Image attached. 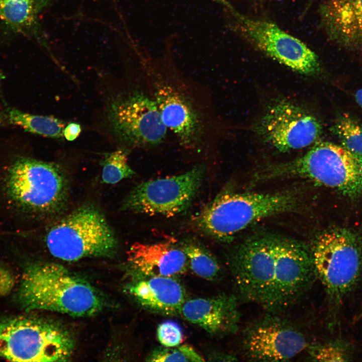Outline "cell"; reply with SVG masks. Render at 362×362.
I'll use <instances>...</instances> for the list:
<instances>
[{
	"label": "cell",
	"instance_id": "cell-29",
	"mask_svg": "<svg viewBox=\"0 0 362 362\" xmlns=\"http://www.w3.org/2000/svg\"><path fill=\"white\" fill-rule=\"evenodd\" d=\"M355 99L358 105L362 108V88L356 91L355 94Z\"/></svg>",
	"mask_w": 362,
	"mask_h": 362
},
{
	"label": "cell",
	"instance_id": "cell-3",
	"mask_svg": "<svg viewBox=\"0 0 362 362\" xmlns=\"http://www.w3.org/2000/svg\"><path fill=\"white\" fill-rule=\"evenodd\" d=\"M298 193H234L218 195L195 218L197 228L221 241H230L251 224L275 215L297 210Z\"/></svg>",
	"mask_w": 362,
	"mask_h": 362
},
{
	"label": "cell",
	"instance_id": "cell-25",
	"mask_svg": "<svg viewBox=\"0 0 362 362\" xmlns=\"http://www.w3.org/2000/svg\"><path fill=\"white\" fill-rule=\"evenodd\" d=\"M149 361H204L203 356L188 344L159 347L146 357Z\"/></svg>",
	"mask_w": 362,
	"mask_h": 362
},
{
	"label": "cell",
	"instance_id": "cell-7",
	"mask_svg": "<svg viewBox=\"0 0 362 362\" xmlns=\"http://www.w3.org/2000/svg\"><path fill=\"white\" fill-rule=\"evenodd\" d=\"M45 242L53 256L68 261L112 256L118 245L104 215L88 205L79 207L55 223L47 232Z\"/></svg>",
	"mask_w": 362,
	"mask_h": 362
},
{
	"label": "cell",
	"instance_id": "cell-19",
	"mask_svg": "<svg viewBox=\"0 0 362 362\" xmlns=\"http://www.w3.org/2000/svg\"><path fill=\"white\" fill-rule=\"evenodd\" d=\"M50 0H0V20L10 32L31 37L48 50L39 22L41 11Z\"/></svg>",
	"mask_w": 362,
	"mask_h": 362
},
{
	"label": "cell",
	"instance_id": "cell-18",
	"mask_svg": "<svg viewBox=\"0 0 362 362\" xmlns=\"http://www.w3.org/2000/svg\"><path fill=\"white\" fill-rule=\"evenodd\" d=\"M142 277L128 289L138 303L153 312L178 315L186 301L185 291L180 283L174 277Z\"/></svg>",
	"mask_w": 362,
	"mask_h": 362
},
{
	"label": "cell",
	"instance_id": "cell-12",
	"mask_svg": "<svg viewBox=\"0 0 362 362\" xmlns=\"http://www.w3.org/2000/svg\"><path fill=\"white\" fill-rule=\"evenodd\" d=\"M322 130L316 117L286 100L270 104L254 127L262 142L282 152L312 144L319 137Z\"/></svg>",
	"mask_w": 362,
	"mask_h": 362
},
{
	"label": "cell",
	"instance_id": "cell-28",
	"mask_svg": "<svg viewBox=\"0 0 362 362\" xmlns=\"http://www.w3.org/2000/svg\"><path fill=\"white\" fill-rule=\"evenodd\" d=\"M79 124L71 123L68 124L63 131V136L68 141H73L79 135L81 132Z\"/></svg>",
	"mask_w": 362,
	"mask_h": 362
},
{
	"label": "cell",
	"instance_id": "cell-23",
	"mask_svg": "<svg viewBox=\"0 0 362 362\" xmlns=\"http://www.w3.org/2000/svg\"><path fill=\"white\" fill-rule=\"evenodd\" d=\"M102 164V179L106 184H116L135 174L128 163L126 152L122 150L105 154Z\"/></svg>",
	"mask_w": 362,
	"mask_h": 362
},
{
	"label": "cell",
	"instance_id": "cell-21",
	"mask_svg": "<svg viewBox=\"0 0 362 362\" xmlns=\"http://www.w3.org/2000/svg\"><path fill=\"white\" fill-rule=\"evenodd\" d=\"M180 247L186 255L188 266L197 276L212 281L221 275V268L217 259L204 246L188 242Z\"/></svg>",
	"mask_w": 362,
	"mask_h": 362
},
{
	"label": "cell",
	"instance_id": "cell-2",
	"mask_svg": "<svg viewBox=\"0 0 362 362\" xmlns=\"http://www.w3.org/2000/svg\"><path fill=\"white\" fill-rule=\"evenodd\" d=\"M18 298L28 311L47 310L88 317L104 304L95 288L60 264L39 262L29 265L21 280Z\"/></svg>",
	"mask_w": 362,
	"mask_h": 362
},
{
	"label": "cell",
	"instance_id": "cell-1",
	"mask_svg": "<svg viewBox=\"0 0 362 362\" xmlns=\"http://www.w3.org/2000/svg\"><path fill=\"white\" fill-rule=\"evenodd\" d=\"M229 264L240 298L270 313L298 302L316 278L311 250L283 237L252 238L234 249Z\"/></svg>",
	"mask_w": 362,
	"mask_h": 362
},
{
	"label": "cell",
	"instance_id": "cell-11",
	"mask_svg": "<svg viewBox=\"0 0 362 362\" xmlns=\"http://www.w3.org/2000/svg\"><path fill=\"white\" fill-rule=\"evenodd\" d=\"M107 117L117 139L129 146L157 145L166 137L167 129L155 102L140 91H131L113 98Z\"/></svg>",
	"mask_w": 362,
	"mask_h": 362
},
{
	"label": "cell",
	"instance_id": "cell-17",
	"mask_svg": "<svg viewBox=\"0 0 362 362\" xmlns=\"http://www.w3.org/2000/svg\"><path fill=\"white\" fill-rule=\"evenodd\" d=\"M127 261L142 277H174L185 273L188 267L184 252L169 241L152 244L136 242L127 252Z\"/></svg>",
	"mask_w": 362,
	"mask_h": 362
},
{
	"label": "cell",
	"instance_id": "cell-24",
	"mask_svg": "<svg viewBox=\"0 0 362 362\" xmlns=\"http://www.w3.org/2000/svg\"><path fill=\"white\" fill-rule=\"evenodd\" d=\"M308 354L312 361H348L352 358L350 346L340 340L312 344L308 347Z\"/></svg>",
	"mask_w": 362,
	"mask_h": 362
},
{
	"label": "cell",
	"instance_id": "cell-16",
	"mask_svg": "<svg viewBox=\"0 0 362 362\" xmlns=\"http://www.w3.org/2000/svg\"><path fill=\"white\" fill-rule=\"evenodd\" d=\"M318 12L330 41L349 50L362 49V0H323Z\"/></svg>",
	"mask_w": 362,
	"mask_h": 362
},
{
	"label": "cell",
	"instance_id": "cell-14",
	"mask_svg": "<svg viewBox=\"0 0 362 362\" xmlns=\"http://www.w3.org/2000/svg\"><path fill=\"white\" fill-rule=\"evenodd\" d=\"M152 98L167 129L176 136L181 145L198 147L204 138L202 118L190 98L165 78L157 69L146 67Z\"/></svg>",
	"mask_w": 362,
	"mask_h": 362
},
{
	"label": "cell",
	"instance_id": "cell-4",
	"mask_svg": "<svg viewBox=\"0 0 362 362\" xmlns=\"http://www.w3.org/2000/svg\"><path fill=\"white\" fill-rule=\"evenodd\" d=\"M266 178L307 179L349 198L362 195V155L328 142L316 143L304 155L264 168Z\"/></svg>",
	"mask_w": 362,
	"mask_h": 362
},
{
	"label": "cell",
	"instance_id": "cell-22",
	"mask_svg": "<svg viewBox=\"0 0 362 362\" xmlns=\"http://www.w3.org/2000/svg\"><path fill=\"white\" fill-rule=\"evenodd\" d=\"M341 146L362 155V125L350 114L344 113L337 117L331 128Z\"/></svg>",
	"mask_w": 362,
	"mask_h": 362
},
{
	"label": "cell",
	"instance_id": "cell-27",
	"mask_svg": "<svg viewBox=\"0 0 362 362\" xmlns=\"http://www.w3.org/2000/svg\"><path fill=\"white\" fill-rule=\"evenodd\" d=\"M15 285V280L11 273L0 265V296L10 293Z\"/></svg>",
	"mask_w": 362,
	"mask_h": 362
},
{
	"label": "cell",
	"instance_id": "cell-5",
	"mask_svg": "<svg viewBox=\"0 0 362 362\" xmlns=\"http://www.w3.org/2000/svg\"><path fill=\"white\" fill-rule=\"evenodd\" d=\"M5 190L9 199L21 209L49 217L59 213L66 205L68 180L56 163L19 157L8 168Z\"/></svg>",
	"mask_w": 362,
	"mask_h": 362
},
{
	"label": "cell",
	"instance_id": "cell-13",
	"mask_svg": "<svg viewBox=\"0 0 362 362\" xmlns=\"http://www.w3.org/2000/svg\"><path fill=\"white\" fill-rule=\"evenodd\" d=\"M305 334L286 319L268 315L250 323L242 333L241 346L248 360L285 361L308 347Z\"/></svg>",
	"mask_w": 362,
	"mask_h": 362
},
{
	"label": "cell",
	"instance_id": "cell-15",
	"mask_svg": "<svg viewBox=\"0 0 362 362\" xmlns=\"http://www.w3.org/2000/svg\"><path fill=\"white\" fill-rule=\"evenodd\" d=\"M179 314L188 322L217 336L235 332L240 317L237 298L226 294L186 300Z\"/></svg>",
	"mask_w": 362,
	"mask_h": 362
},
{
	"label": "cell",
	"instance_id": "cell-10",
	"mask_svg": "<svg viewBox=\"0 0 362 362\" xmlns=\"http://www.w3.org/2000/svg\"><path fill=\"white\" fill-rule=\"evenodd\" d=\"M205 170V166L200 164L184 173L142 183L125 198L121 209L167 217L181 213L191 205Z\"/></svg>",
	"mask_w": 362,
	"mask_h": 362
},
{
	"label": "cell",
	"instance_id": "cell-8",
	"mask_svg": "<svg viewBox=\"0 0 362 362\" xmlns=\"http://www.w3.org/2000/svg\"><path fill=\"white\" fill-rule=\"evenodd\" d=\"M71 334L55 323L20 316L0 321V356L15 361H64L71 356Z\"/></svg>",
	"mask_w": 362,
	"mask_h": 362
},
{
	"label": "cell",
	"instance_id": "cell-30",
	"mask_svg": "<svg viewBox=\"0 0 362 362\" xmlns=\"http://www.w3.org/2000/svg\"><path fill=\"white\" fill-rule=\"evenodd\" d=\"M4 116L0 112V125L3 124L4 122Z\"/></svg>",
	"mask_w": 362,
	"mask_h": 362
},
{
	"label": "cell",
	"instance_id": "cell-20",
	"mask_svg": "<svg viewBox=\"0 0 362 362\" xmlns=\"http://www.w3.org/2000/svg\"><path fill=\"white\" fill-rule=\"evenodd\" d=\"M5 112V118L10 124L26 131L55 139L63 137L65 123L57 118L26 113L9 107Z\"/></svg>",
	"mask_w": 362,
	"mask_h": 362
},
{
	"label": "cell",
	"instance_id": "cell-26",
	"mask_svg": "<svg viewBox=\"0 0 362 362\" xmlns=\"http://www.w3.org/2000/svg\"><path fill=\"white\" fill-rule=\"evenodd\" d=\"M157 337L160 344L165 347H174L183 341V334L180 326L175 322L165 321L157 328Z\"/></svg>",
	"mask_w": 362,
	"mask_h": 362
},
{
	"label": "cell",
	"instance_id": "cell-9",
	"mask_svg": "<svg viewBox=\"0 0 362 362\" xmlns=\"http://www.w3.org/2000/svg\"><path fill=\"white\" fill-rule=\"evenodd\" d=\"M219 1L229 17L231 27L257 50L301 74L313 75L320 72L318 55L303 42L273 22L250 17L226 0Z\"/></svg>",
	"mask_w": 362,
	"mask_h": 362
},
{
	"label": "cell",
	"instance_id": "cell-6",
	"mask_svg": "<svg viewBox=\"0 0 362 362\" xmlns=\"http://www.w3.org/2000/svg\"><path fill=\"white\" fill-rule=\"evenodd\" d=\"M310 250L316 278L337 309L362 276V241L353 231L335 227L321 233Z\"/></svg>",
	"mask_w": 362,
	"mask_h": 362
}]
</instances>
